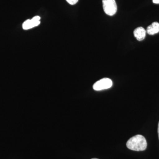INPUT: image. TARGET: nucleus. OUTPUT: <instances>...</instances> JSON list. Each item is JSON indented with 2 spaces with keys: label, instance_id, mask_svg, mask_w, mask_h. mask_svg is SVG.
Segmentation results:
<instances>
[{
  "label": "nucleus",
  "instance_id": "f257e3e1",
  "mask_svg": "<svg viewBox=\"0 0 159 159\" xmlns=\"http://www.w3.org/2000/svg\"><path fill=\"white\" fill-rule=\"evenodd\" d=\"M126 146L130 150L142 151L147 148V143L145 137L141 135H137L127 141Z\"/></svg>",
  "mask_w": 159,
  "mask_h": 159
},
{
  "label": "nucleus",
  "instance_id": "423d86ee",
  "mask_svg": "<svg viewBox=\"0 0 159 159\" xmlns=\"http://www.w3.org/2000/svg\"><path fill=\"white\" fill-rule=\"evenodd\" d=\"M148 34L153 35L159 32V23L157 22L152 23V25L147 27V31Z\"/></svg>",
  "mask_w": 159,
  "mask_h": 159
},
{
  "label": "nucleus",
  "instance_id": "1a4fd4ad",
  "mask_svg": "<svg viewBox=\"0 0 159 159\" xmlns=\"http://www.w3.org/2000/svg\"><path fill=\"white\" fill-rule=\"evenodd\" d=\"M158 137L159 139V122L158 124Z\"/></svg>",
  "mask_w": 159,
  "mask_h": 159
},
{
  "label": "nucleus",
  "instance_id": "0eeeda50",
  "mask_svg": "<svg viewBox=\"0 0 159 159\" xmlns=\"http://www.w3.org/2000/svg\"><path fill=\"white\" fill-rule=\"evenodd\" d=\"M69 4L71 5H75L78 2V0H66Z\"/></svg>",
  "mask_w": 159,
  "mask_h": 159
},
{
  "label": "nucleus",
  "instance_id": "6e6552de",
  "mask_svg": "<svg viewBox=\"0 0 159 159\" xmlns=\"http://www.w3.org/2000/svg\"><path fill=\"white\" fill-rule=\"evenodd\" d=\"M152 2L154 4H159V0H152Z\"/></svg>",
  "mask_w": 159,
  "mask_h": 159
},
{
  "label": "nucleus",
  "instance_id": "39448f33",
  "mask_svg": "<svg viewBox=\"0 0 159 159\" xmlns=\"http://www.w3.org/2000/svg\"><path fill=\"white\" fill-rule=\"evenodd\" d=\"M146 31L142 27H139L134 31V36L139 41L143 40L146 36Z\"/></svg>",
  "mask_w": 159,
  "mask_h": 159
},
{
  "label": "nucleus",
  "instance_id": "7ed1b4c3",
  "mask_svg": "<svg viewBox=\"0 0 159 159\" xmlns=\"http://www.w3.org/2000/svg\"><path fill=\"white\" fill-rule=\"evenodd\" d=\"M112 84V81L109 78H102L94 84L93 89L96 91H101L110 88Z\"/></svg>",
  "mask_w": 159,
  "mask_h": 159
},
{
  "label": "nucleus",
  "instance_id": "20e7f679",
  "mask_svg": "<svg viewBox=\"0 0 159 159\" xmlns=\"http://www.w3.org/2000/svg\"><path fill=\"white\" fill-rule=\"evenodd\" d=\"M40 17L39 16H35L32 19L26 20L23 23V29L24 30H29L34 27H37L39 25L40 23Z\"/></svg>",
  "mask_w": 159,
  "mask_h": 159
},
{
  "label": "nucleus",
  "instance_id": "f03ea898",
  "mask_svg": "<svg viewBox=\"0 0 159 159\" xmlns=\"http://www.w3.org/2000/svg\"><path fill=\"white\" fill-rule=\"evenodd\" d=\"M102 6L106 14L112 16L116 14L117 6L115 0H102Z\"/></svg>",
  "mask_w": 159,
  "mask_h": 159
},
{
  "label": "nucleus",
  "instance_id": "9d476101",
  "mask_svg": "<svg viewBox=\"0 0 159 159\" xmlns=\"http://www.w3.org/2000/svg\"><path fill=\"white\" fill-rule=\"evenodd\" d=\"M97 159V158H93V159Z\"/></svg>",
  "mask_w": 159,
  "mask_h": 159
}]
</instances>
